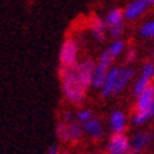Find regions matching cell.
<instances>
[{
    "label": "cell",
    "mask_w": 154,
    "mask_h": 154,
    "mask_svg": "<svg viewBox=\"0 0 154 154\" xmlns=\"http://www.w3.org/2000/svg\"><path fill=\"white\" fill-rule=\"evenodd\" d=\"M62 77V92L72 105L79 106L85 99V88L81 85L80 80L76 74L74 67L72 69H61Z\"/></svg>",
    "instance_id": "1"
},
{
    "label": "cell",
    "mask_w": 154,
    "mask_h": 154,
    "mask_svg": "<svg viewBox=\"0 0 154 154\" xmlns=\"http://www.w3.org/2000/svg\"><path fill=\"white\" fill-rule=\"evenodd\" d=\"M120 70H121V67H117V66H113L109 70L106 81L103 84L102 90H100V94H102L103 98H107L112 94H114V88H116V84H117V80H119Z\"/></svg>",
    "instance_id": "10"
},
{
    "label": "cell",
    "mask_w": 154,
    "mask_h": 154,
    "mask_svg": "<svg viewBox=\"0 0 154 154\" xmlns=\"http://www.w3.org/2000/svg\"><path fill=\"white\" fill-rule=\"evenodd\" d=\"M113 59H114V57L110 54L109 50H105L102 52V55L99 57V61H98L95 67L94 81H92L94 90H102L103 84L106 81V77H107V73L113 67Z\"/></svg>",
    "instance_id": "2"
},
{
    "label": "cell",
    "mask_w": 154,
    "mask_h": 154,
    "mask_svg": "<svg viewBox=\"0 0 154 154\" xmlns=\"http://www.w3.org/2000/svg\"><path fill=\"white\" fill-rule=\"evenodd\" d=\"M131 154H139V153H135V151H132V153Z\"/></svg>",
    "instance_id": "27"
},
{
    "label": "cell",
    "mask_w": 154,
    "mask_h": 154,
    "mask_svg": "<svg viewBox=\"0 0 154 154\" xmlns=\"http://www.w3.org/2000/svg\"><path fill=\"white\" fill-rule=\"evenodd\" d=\"M135 76V70L134 67L131 65H125V66L121 67V70H120V76H119V80H117V84H116V88H114V94L122 92L125 90V87L131 83V80L134 79Z\"/></svg>",
    "instance_id": "12"
},
{
    "label": "cell",
    "mask_w": 154,
    "mask_h": 154,
    "mask_svg": "<svg viewBox=\"0 0 154 154\" xmlns=\"http://www.w3.org/2000/svg\"><path fill=\"white\" fill-rule=\"evenodd\" d=\"M124 48H125L124 42H122V40H120V38H116L114 42L110 44V47L107 48V50H109L110 54H112L114 58H119L120 55L124 52Z\"/></svg>",
    "instance_id": "18"
},
{
    "label": "cell",
    "mask_w": 154,
    "mask_h": 154,
    "mask_svg": "<svg viewBox=\"0 0 154 154\" xmlns=\"http://www.w3.org/2000/svg\"><path fill=\"white\" fill-rule=\"evenodd\" d=\"M122 154H125V153H122Z\"/></svg>",
    "instance_id": "30"
},
{
    "label": "cell",
    "mask_w": 154,
    "mask_h": 154,
    "mask_svg": "<svg viewBox=\"0 0 154 154\" xmlns=\"http://www.w3.org/2000/svg\"><path fill=\"white\" fill-rule=\"evenodd\" d=\"M153 77H154V63L149 61L143 65L140 77L136 80V83H135V85H134V94L135 95L138 96L139 94L149 85V84H151Z\"/></svg>",
    "instance_id": "6"
},
{
    "label": "cell",
    "mask_w": 154,
    "mask_h": 154,
    "mask_svg": "<svg viewBox=\"0 0 154 154\" xmlns=\"http://www.w3.org/2000/svg\"><path fill=\"white\" fill-rule=\"evenodd\" d=\"M150 7L147 0H134L124 8V18L127 21H134L146 13V10Z\"/></svg>",
    "instance_id": "7"
},
{
    "label": "cell",
    "mask_w": 154,
    "mask_h": 154,
    "mask_svg": "<svg viewBox=\"0 0 154 154\" xmlns=\"http://www.w3.org/2000/svg\"><path fill=\"white\" fill-rule=\"evenodd\" d=\"M154 135L153 132L144 131V132H139L131 139V151H135V153H140L144 149L147 147L149 144L151 143Z\"/></svg>",
    "instance_id": "9"
},
{
    "label": "cell",
    "mask_w": 154,
    "mask_h": 154,
    "mask_svg": "<svg viewBox=\"0 0 154 154\" xmlns=\"http://www.w3.org/2000/svg\"><path fill=\"white\" fill-rule=\"evenodd\" d=\"M124 19H125L124 18V10L113 8L107 13L105 21H106V23H107V26H110V25H114V23L124 22Z\"/></svg>",
    "instance_id": "17"
},
{
    "label": "cell",
    "mask_w": 154,
    "mask_h": 154,
    "mask_svg": "<svg viewBox=\"0 0 154 154\" xmlns=\"http://www.w3.org/2000/svg\"><path fill=\"white\" fill-rule=\"evenodd\" d=\"M90 29H91V33H92L94 38H95L96 42H103L106 38V32L109 30L106 21L102 19L100 17H92V18H91Z\"/></svg>",
    "instance_id": "11"
},
{
    "label": "cell",
    "mask_w": 154,
    "mask_h": 154,
    "mask_svg": "<svg viewBox=\"0 0 154 154\" xmlns=\"http://www.w3.org/2000/svg\"><path fill=\"white\" fill-rule=\"evenodd\" d=\"M92 112H91V109H80L79 112L76 113V120L79 122H81V124H85V122H88L90 120H92Z\"/></svg>",
    "instance_id": "21"
},
{
    "label": "cell",
    "mask_w": 154,
    "mask_h": 154,
    "mask_svg": "<svg viewBox=\"0 0 154 154\" xmlns=\"http://www.w3.org/2000/svg\"><path fill=\"white\" fill-rule=\"evenodd\" d=\"M153 54H154V45H153Z\"/></svg>",
    "instance_id": "28"
},
{
    "label": "cell",
    "mask_w": 154,
    "mask_h": 154,
    "mask_svg": "<svg viewBox=\"0 0 154 154\" xmlns=\"http://www.w3.org/2000/svg\"><path fill=\"white\" fill-rule=\"evenodd\" d=\"M84 129H85L87 135L92 139H100L103 136V125L100 122V120L98 119H92L88 122L84 124Z\"/></svg>",
    "instance_id": "14"
},
{
    "label": "cell",
    "mask_w": 154,
    "mask_h": 154,
    "mask_svg": "<svg viewBox=\"0 0 154 154\" xmlns=\"http://www.w3.org/2000/svg\"><path fill=\"white\" fill-rule=\"evenodd\" d=\"M109 124H110V128H112L113 134H124L125 128H127L125 114L121 110H114V112L110 114Z\"/></svg>",
    "instance_id": "13"
},
{
    "label": "cell",
    "mask_w": 154,
    "mask_h": 154,
    "mask_svg": "<svg viewBox=\"0 0 154 154\" xmlns=\"http://www.w3.org/2000/svg\"><path fill=\"white\" fill-rule=\"evenodd\" d=\"M107 29H109V35L112 36V37L119 38L120 36L122 35V32H124V22L110 25V26H107Z\"/></svg>",
    "instance_id": "22"
},
{
    "label": "cell",
    "mask_w": 154,
    "mask_h": 154,
    "mask_svg": "<svg viewBox=\"0 0 154 154\" xmlns=\"http://www.w3.org/2000/svg\"><path fill=\"white\" fill-rule=\"evenodd\" d=\"M151 117H154V106L150 109L142 110V112H135V114L132 116V122L135 125H142L144 122H147Z\"/></svg>",
    "instance_id": "15"
},
{
    "label": "cell",
    "mask_w": 154,
    "mask_h": 154,
    "mask_svg": "<svg viewBox=\"0 0 154 154\" xmlns=\"http://www.w3.org/2000/svg\"><path fill=\"white\" fill-rule=\"evenodd\" d=\"M139 33H140V36L144 38L154 37V21H147V22H144L143 25L140 26V29H139Z\"/></svg>",
    "instance_id": "20"
},
{
    "label": "cell",
    "mask_w": 154,
    "mask_h": 154,
    "mask_svg": "<svg viewBox=\"0 0 154 154\" xmlns=\"http://www.w3.org/2000/svg\"><path fill=\"white\" fill-rule=\"evenodd\" d=\"M84 132H85V129H84V125L81 124V122H72V124H69V140L72 142H77L80 140L81 138H83Z\"/></svg>",
    "instance_id": "16"
},
{
    "label": "cell",
    "mask_w": 154,
    "mask_h": 154,
    "mask_svg": "<svg viewBox=\"0 0 154 154\" xmlns=\"http://www.w3.org/2000/svg\"><path fill=\"white\" fill-rule=\"evenodd\" d=\"M55 132H57V136H58V139H59V140H62V142L69 140V124L61 121L59 124L57 125Z\"/></svg>",
    "instance_id": "19"
},
{
    "label": "cell",
    "mask_w": 154,
    "mask_h": 154,
    "mask_svg": "<svg viewBox=\"0 0 154 154\" xmlns=\"http://www.w3.org/2000/svg\"><path fill=\"white\" fill-rule=\"evenodd\" d=\"M95 67L96 65L94 63L92 59H85V61L80 62L74 66V70H76V74L80 80L81 85L88 90L92 87V81H94V76H95Z\"/></svg>",
    "instance_id": "4"
},
{
    "label": "cell",
    "mask_w": 154,
    "mask_h": 154,
    "mask_svg": "<svg viewBox=\"0 0 154 154\" xmlns=\"http://www.w3.org/2000/svg\"><path fill=\"white\" fill-rule=\"evenodd\" d=\"M62 121L66 122V124H72L74 121V114L72 112H63L62 114Z\"/></svg>",
    "instance_id": "24"
},
{
    "label": "cell",
    "mask_w": 154,
    "mask_h": 154,
    "mask_svg": "<svg viewBox=\"0 0 154 154\" xmlns=\"http://www.w3.org/2000/svg\"><path fill=\"white\" fill-rule=\"evenodd\" d=\"M147 2H149V4H150V6H153V4H154V0H147Z\"/></svg>",
    "instance_id": "26"
},
{
    "label": "cell",
    "mask_w": 154,
    "mask_h": 154,
    "mask_svg": "<svg viewBox=\"0 0 154 154\" xmlns=\"http://www.w3.org/2000/svg\"><path fill=\"white\" fill-rule=\"evenodd\" d=\"M47 154H61V153H59V149H58L57 146H51V147L48 149Z\"/></svg>",
    "instance_id": "25"
},
{
    "label": "cell",
    "mask_w": 154,
    "mask_h": 154,
    "mask_svg": "<svg viewBox=\"0 0 154 154\" xmlns=\"http://www.w3.org/2000/svg\"><path fill=\"white\" fill-rule=\"evenodd\" d=\"M77 57H79V48L74 40L66 38L61 45L59 50V63L61 69H72L77 65Z\"/></svg>",
    "instance_id": "3"
},
{
    "label": "cell",
    "mask_w": 154,
    "mask_h": 154,
    "mask_svg": "<svg viewBox=\"0 0 154 154\" xmlns=\"http://www.w3.org/2000/svg\"><path fill=\"white\" fill-rule=\"evenodd\" d=\"M131 150V140L125 134H113L107 143L109 154H128Z\"/></svg>",
    "instance_id": "5"
},
{
    "label": "cell",
    "mask_w": 154,
    "mask_h": 154,
    "mask_svg": "<svg viewBox=\"0 0 154 154\" xmlns=\"http://www.w3.org/2000/svg\"><path fill=\"white\" fill-rule=\"evenodd\" d=\"M94 154H100V153H94Z\"/></svg>",
    "instance_id": "29"
},
{
    "label": "cell",
    "mask_w": 154,
    "mask_h": 154,
    "mask_svg": "<svg viewBox=\"0 0 154 154\" xmlns=\"http://www.w3.org/2000/svg\"><path fill=\"white\" fill-rule=\"evenodd\" d=\"M154 106V85L149 84L138 96H136V106L135 112H142V110L150 109Z\"/></svg>",
    "instance_id": "8"
},
{
    "label": "cell",
    "mask_w": 154,
    "mask_h": 154,
    "mask_svg": "<svg viewBox=\"0 0 154 154\" xmlns=\"http://www.w3.org/2000/svg\"><path fill=\"white\" fill-rule=\"evenodd\" d=\"M135 58H136V50H135V48H129L128 51H127V57H125V62H127V65H129L131 62H134Z\"/></svg>",
    "instance_id": "23"
}]
</instances>
